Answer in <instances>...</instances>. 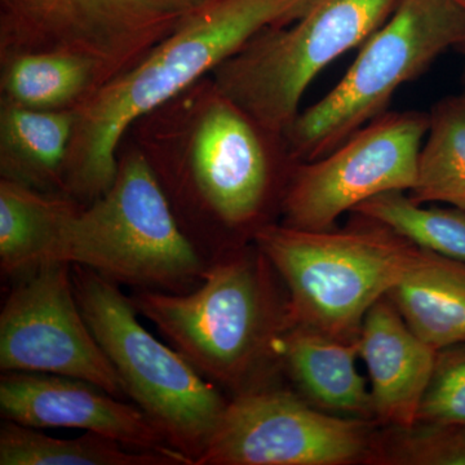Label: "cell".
I'll return each mask as SVG.
<instances>
[{
  "label": "cell",
  "mask_w": 465,
  "mask_h": 465,
  "mask_svg": "<svg viewBox=\"0 0 465 465\" xmlns=\"http://www.w3.org/2000/svg\"><path fill=\"white\" fill-rule=\"evenodd\" d=\"M0 64L2 100L24 108L74 110L101 85L96 66L73 54L33 52Z\"/></svg>",
  "instance_id": "20"
},
{
  "label": "cell",
  "mask_w": 465,
  "mask_h": 465,
  "mask_svg": "<svg viewBox=\"0 0 465 465\" xmlns=\"http://www.w3.org/2000/svg\"><path fill=\"white\" fill-rule=\"evenodd\" d=\"M410 198L419 204L443 202L465 211V94L445 97L430 110Z\"/></svg>",
  "instance_id": "21"
},
{
  "label": "cell",
  "mask_w": 465,
  "mask_h": 465,
  "mask_svg": "<svg viewBox=\"0 0 465 465\" xmlns=\"http://www.w3.org/2000/svg\"><path fill=\"white\" fill-rule=\"evenodd\" d=\"M358 220L327 231L272 223L256 232L253 243L286 284L290 326L356 341L375 302L440 258L381 223Z\"/></svg>",
  "instance_id": "4"
},
{
  "label": "cell",
  "mask_w": 465,
  "mask_h": 465,
  "mask_svg": "<svg viewBox=\"0 0 465 465\" xmlns=\"http://www.w3.org/2000/svg\"><path fill=\"white\" fill-rule=\"evenodd\" d=\"M296 162L283 134L266 131L211 84L185 159L157 173L183 232L210 262L275 223Z\"/></svg>",
  "instance_id": "3"
},
{
  "label": "cell",
  "mask_w": 465,
  "mask_h": 465,
  "mask_svg": "<svg viewBox=\"0 0 465 465\" xmlns=\"http://www.w3.org/2000/svg\"><path fill=\"white\" fill-rule=\"evenodd\" d=\"M183 3H185L186 5H189L191 8L198 7L202 3L206 2V0H182Z\"/></svg>",
  "instance_id": "25"
},
{
  "label": "cell",
  "mask_w": 465,
  "mask_h": 465,
  "mask_svg": "<svg viewBox=\"0 0 465 465\" xmlns=\"http://www.w3.org/2000/svg\"><path fill=\"white\" fill-rule=\"evenodd\" d=\"M79 308L124 382L127 397L193 465L206 450L228 400L171 345L140 323L139 312L118 284L72 265Z\"/></svg>",
  "instance_id": "6"
},
{
  "label": "cell",
  "mask_w": 465,
  "mask_h": 465,
  "mask_svg": "<svg viewBox=\"0 0 465 465\" xmlns=\"http://www.w3.org/2000/svg\"><path fill=\"white\" fill-rule=\"evenodd\" d=\"M375 424L309 405L266 384L237 394L195 465L365 463Z\"/></svg>",
  "instance_id": "11"
},
{
  "label": "cell",
  "mask_w": 465,
  "mask_h": 465,
  "mask_svg": "<svg viewBox=\"0 0 465 465\" xmlns=\"http://www.w3.org/2000/svg\"><path fill=\"white\" fill-rule=\"evenodd\" d=\"M402 0H314L284 25L266 27L213 72L220 94L269 133L283 134L314 78L361 47Z\"/></svg>",
  "instance_id": "8"
},
{
  "label": "cell",
  "mask_w": 465,
  "mask_h": 465,
  "mask_svg": "<svg viewBox=\"0 0 465 465\" xmlns=\"http://www.w3.org/2000/svg\"><path fill=\"white\" fill-rule=\"evenodd\" d=\"M455 2H457L458 5H460V8L463 9V11L465 12V0H455ZM459 50L463 52L465 56V42L463 43V45H460V47H459Z\"/></svg>",
  "instance_id": "26"
},
{
  "label": "cell",
  "mask_w": 465,
  "mask_h": 465,
  "mask_svg": "<svg viewBox=\"0 0 465 465\" xmlns=\"http://www.w3.org/2000/svg\"><path fill=\"white\" fill-rule=\"evenodd\" d=\"M82 203L0 179V269L20 275L52 262L64 229Z\"/></svg>",
  "instance_id": "17"
},
{
  "label": "cell",
  "mask_w": 465,
  "mask_h": 465,
  "mask_svg": "<svg viewBox=\"0 0 465 465\" xmlns=\"http://www.w3.org/2000/svg\"><path fill=\"white\" fill-rule=\"evenodd\" d=\"M365 464L465 465V425L416 421L374 430Z\"/></svg>",
  "instance_id": "23"
},
{
  "label": "cell",
  "mask_w": 465,
  "mask_h": 465,
  "mask_svg": "<svg viewBox=\"0 0 465 465\" xmlns=\"http://www.w3.org/2000/svg\"><path fill=\"white\" fill-rule=\"evenodd\" d=\"M0 411L7 420L36 430H84L130 449L174 451L139 406L70 376L3 372Z\"/></svg>",
  "instance_id": "13"
},
{
  "label": "cell",
  "mask_w": 465,
  "mask_h": 465,
  "mask_svg": "<svg viewBox=\"0 0 465 465\" xmlns=\"http://www.w3.org/2000/svg\"><path fill=\"white\" fill-rule=\"evenodd\" d=\"M127 449L94 432L61 440L7 419L0 425V465H193L177 451Z\"/></svg>",
  "instance_id": "19"
},
{
  "label": "cell",
  "mask_w": 465,
  "mask_h": 465,
  "mask_svg": "<svg viewBox=\"0 0 465 465\" xmlns=\"http://www.w3.org/2000/svg\"><path fill=\"white\" fill-rule=\"evenodd\" d=\"M74 125V110L45 112L2 100V179L38 191L63 192L64 171Z\"/></svg>",
  "instance_id": "16"
},
{
  "label": "cell",
  "mask_w": 465,
  "mask_h": 465,
  "mask_svg": "<svg viewBox=\"0 0 465 465\" xmlns=\"http://www.w3.org/2000/svg\"><path fill=\"white\" fill-rule=\"evenodd\" d=\"M418 421L465 425V341L437 351Z\"/></svg>",
  "instance_id": "24"
},
{
  "label": "cell",
  "mask_w": 465,
  "mask_h": 465,
  "mask_svg": "<svg viewBox=\"0 0 465 465\" xmlns=\"http://www.w3.org/2000/svg\"><path fill=\"white\" fill-rule=\"evenodd\" d=\"M52 262L84 266L118 286L170 293L197 287L208 265L139 150L119 159L108 191L67 222Z\"/></svg>",
  "instance_id": "5"
},
{
  "label": "cell",
  "mask_w": 465,
  "mask_h": 465,
  "mask_svg": "<svg viewBox=\"0 0 465 465\" xmlns=\"http://www.w3.org/2000/svg\"><path fill=\"white\" fill-rule=\"evenodd\" d=\"M182 0H0V61L56 52L91 61L101 85L182 23Z\"/></svg>",
  "instance_id": "9"
},
{
  "label": "cell",
  "mask_w": 465,
  "mask_h": 465,
  "mask_svg": "<svg viewBox=\"0 0 465 465\" xmlns=\"http://www.w3.org/2000/svg\"><path fill=\"white\" fill-rule=\"evenodd\" d=\"M351 213L388 226L421 249L465 264L463 210L423 207L397 191L375 195Z\"/></svg>",
  "instance_id": "22"
},
{
  "label": "cell",
  "mask_w": 465,
  "mask_h": 465,
  "mask_svg": "<svg viewBox=\"0 0 465 465\" xmlns=\"http://www.w3.org/2000/svg\"><path fill=\"white\" fill-rule=\"evenodd\" d=\"M358 348L369 371L374 418L382 425L416 423L439 351L410 329L388 296L367 312Z\"/></svg>",
  "instance_id": "14"
},
{
  "label": "cell",
  "mask_w": 465,
  "mask_h": 465,
  "mask_svg": "<svg viewBox=\"0 0 465 465\" xmlns=\"http://www.w3.org/2000/svg\"><path fill=\"white\" fill-rule=\"evenodd\" d=\"M314 0H206L133 67L74 109L63 194L88 204L118 173V146L134 122L191 90L266 27L302 16Z\"/></svg>",
  "instance_id": "1"
},
{
  "label": "cell",
  "mask_w": 465,
  "mask_h": 465,
  "mask_svg": "<svg viewBox=\"0 0 465 465\" xmlns=\"http://www.w3.org/2000/svg\"><path fill=\"white\" fill-rule=\"evenodd\" d=\"M262 250L244 244L208 262L185 293L134 291L130 298L171 347L232 397L269 384L277 345L290 327L289 298Z\"/></svg>",
  "instance_id": "2"
},
{
  "label": "cell",
  "mask_w": 465,
  "mask_h": 465,
  "mask_svg": "<svg viewBox=\"0 0 465 465\" xmlns=\"http://www.w3.org/2000/svg\"><path fill=\"white\" fill-rule=\"evenodd\" d=\"M465 42V12L455 0H402L387 23L360 47L335 87L300 112L284 131L295 161L329 154L351 134L390 112L393 94Z\"/></svg>",
  "instance_id": "7"
},
{
  "label": "cell",
  "mask_w": 465,
  "mask_h": 465,
  "mask_svg": "<svg viewBox=\"0 0 465 465\" xmlns=\"http://www.w3.org/2000/svg\"><path fill=\"white\" fill-rule=\"evenodd\" d=\"M387 296L430 347L440 351L465 341V264L440 256Z\"/></svg>",
  "instance_id": "18"
},
{
  "label": "cell",
  "mask_w": 465,
  "mask_h": 465,
  "mask_svg": "<svg viewBox=\"0 0 465 465\" xmlns=\"http://www.w3.org/2000/svg\"><path fill=\"white\" fill-rule=\"evenodd\" d=\"M277 356L312 405L330 414L374 418L371 393L357 371L358 339L341 341L295 324L281 336Z\"/></svg>",
  "instance_id": "15"
},
{
  "label": "cell",
  "mask_w": 465,
  "mask_h": 465,
  "mask_svg": "<svg viewBox=\"0 0 465 465\" xmlns=\"http://www.w3.org/2000/svg\"><path fill=\"white\" fill-rule=\"evenodd\" d=\"M0 370L90 381L127 397L79 308L72 265L45 262L20 275L0 312Z\"/></svg>",
  "instance_id": "12"
},
{
  "label": "cell",
  "mask_w": 465,
  "mask_h": 465,
  "mask_svg": "<svg viewBox=\"0 0 465 465\" xmlns=\"http://www.w3.org/2000/svg\"><path fill=\"white\" fill-rule=\"evenodd\" d=\"M428 130L430 113L387 112L329 154L296 162L281 201V224L327 231L375 195L411 191Z\"/></svg>",
  "instance_id": "10"
}]
</instances>
